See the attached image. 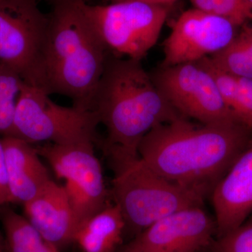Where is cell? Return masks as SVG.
<instances>
[{"label":"cell","mask_w":252,"mask_h":252,"mask_svg":"<svg viewBox=\"0 0 252 252\" xmlns=\"http://www.w3.org/2000/svg\"><path fill=\"white\" fill-rule=\"evenodd\" d=\"M252 134L241 123L197 126L182 117L149 131L138 154L165 180L205 198L252 143Z\"/></svg>","instance_id":"1"},{"label":"cell","mask_w":252,"mask_h":252,"mask_svg":"<svg viewBox=\"0 0 252 252\" xmlns=\"http://www.w3.org/2000/svg\"><path fill=\"white\" fill-rule=\"evenodd\" d=\"M107 136L103 147L113 159L139 157L147 133L181 116L154 84L140 61L108 54L92 102Z\"/></svg>","instance_id":"2"},{"label":"cell","mask_w":252,"mask_h":252,"mask_svg":"<svg viewBox=\"0 0 252 252\" xmlns=\"http://www.w3.org/2000/svg\"><path fill=\"white\" fill-rule=\"evenodd\" d=\"M84 1L54 2L48 16L43 69L48 94L66 96L74 107L92 110L109 52L86 16Z\"/></svg>","instance_id":"3"},{"label":"cell","mask_w":252,"mask_h":252,"mask_svg":"<svg viewBox=\"0 0 252 252\" xmlns=\"http://www.w3.org/2000/svg\"><path fill=\"white\" fill-rule=\"evenodd\" d=\"M111 161L115 173L112 195L124 217L125 230L137 235L171 214L203 205L205 197L165 180L140 157Z\"/></svg>","instance_id":"4"},{"label":"cell","mask_w":252,"mask_h":252,"mask_svg":"<svg viewBox=\"0 0 252 252\" xmlns=\"http://www.w3.org/2000/svg\"><path fill=\"white\" fill-rule=\"evenodd\" d=\"M97 113L64 107L50 98L44 89L23 82L18 95L11 134L29 142L58 145L97 142Z\"/></svg>","instance_id":"5"},{"label":"cell","mask_w":252,"mask_h":252,"mask_svg":"<svg viewBox=\"0 0 252 252\" xmlns=\"http://www.w3.org/2000/svg\"><path fill=\"white\" fill-rule=\"evenodd\" d=\"M84 10L109 54L142 61L157 44L168 6L138 1L91 5Z\"/></svg>","instance_id":"6"},{"label":"cell","mask_w":252,"mask_h":252,"mask_svg":"<svg viewBox=\"0 0 252 252\" xmlns=\"http://www.w3.org/2000/svg\"><path fill=\"white\" fill-rule=\"evenodd\" d=\"M49 16L37 0L0 1V64L45 90L43 59Z\"/></svg>","instance_id":"7"},{"label":"cell","mask_w":252,"mask_h":252,"mask_svg":"<svg viewBox=\"0 0 252 252\" xmlns=\"http://www.w3.org/2000/svg\"><path fill=\"white\" fill-rule=\"evenodd\" d=\"M92 142L36 147L56 176L64 181V190L79 227L109 205L100 162Z\"/></svg>","instance_id":"8"},{"label":"cell","mask_w":252,"mask_h":252,"mask_svg":"<svg viewBox=\"0 0 252 252\" xmlns=\"http://www.w3.org/2000/svg\"><path fill=\"white\" fill-rule=\"evenodd\" d=\"M150 75L169 103L186 119H195L202 125L239 122L222 98L216 81L198 63L160 67Z\"/></svg>","instance_id":"9"},{"label":"cell","mask_w":252,"mask_h":252,"mask_svg":"<svg viewBox=\"0 0 252 252\" xmlns=\"http://www.w3.org/2000/svg\"><path fill=\"white\" fill-rule=\"evenodd\" d=\"M235 28L225 18L195 8L187 10L177 18L164 41L161 67L198 62L216 54L234 39Z\"/></svg>","instance_id":"10"},{"label":"cell","mask_w":252,"mask_h":252,"mask_svg":"<svg viewBox=\"0 0 252 252\" xmlns=\"http://www.w3.org/2000/svg\"><path fill=\"white\" fill-rule=\"evenodd\" d=\"M216 233L215 219L195 206L158 220L129 245L136 252H199L211 245Z\"/></svg>","instance_id":"11"},{"label":"cell","mask_w":252,"mask_h":252,"mask_svg":"<svg viewBox=\"0 0 252 252\" xmlns=\"http://www.w3.org/2000/svg\"><path fill=\"white\" fill-rule=\"evenodd\" d=\"M216 238L242 224L252 213V142L212 190Z\"/></svg>","instance_id":"12"},{"label":"cell","mask_w":252,"mask_h":252,"mask_svg":"<svg viewBox=\"0 0 252 252\" xmlns=\"http://www.w3.org/2000/svg\"><path fill=\"white\" fill-rule=\"evenodd\" d=\"M23 207L30 223L59 250L74 241L79 224L63 186L50 181Z\"/></svg>","instance_id":"13"},{"label":"cell","mask_w":252,"mask_h":252,"mask_svg":"<svg viewBox=\"0 0 252 252\" xmlns=\"http://www.w3.org/2000/svg\"><path fill=\"white\" fill-rule=\"evenodd\" d=\"M11 203L25 204L52 180L36 147L15 137H2Z\"/></svg>","instance_id":"14"},{"label":"cell","mask_w":252,"mask_h":252,"mask_svg":"<svg viewBox=\"0 0 252 252\" xmlns=\"http://www.w3.org/2000/svg\"><path fill=\"white\" fill-rule=\"evenodd\" d=\"M126 224L119 207L109 204L79 227L74 241L84 252H116Z\"/></svg>","instance_id":"15"},{"label":"cell","mask_w":252,"mask_h":252,"mask_svg":"<svg viewBox=\"0 0 252 252\" xmlns=\"http://www.w3.org/2000/svg\"><path fill=\"white\" fill-rule=\"evenodd\" d=\"M214 78L222 98L239 122L252 130V79L220 70L205 57L198 61Z\"/></svg>","instance_id":"16"},{"label":"cell","mask_w":252,"mask_h":252,"mask_svg":"<svg viewBox=\"0 0 252 252\" xmlns=\"http://www.w3.org/2000/svg\"><path fill=\"white\" fill-rule=\"evenodd\" d=\"M6 252H60L33 227L25 216L7 205L0 207Z\"/></svg>","instance_id":"17"},{"label":"cell","mask_w":252,"mask_h":252,"mask_svg":"<svg viewBox=\"0 0 252 252\" xmlns=\"http://www.w3.org/2000/svg\"><path fill=\"white\" fill-rule=\"evenodd\" d=\"M208 57L220 70L252 79V26L243 25L229 45Z\"/></svg>","instance_id":"18"},{"label":"cell","mask_w":252,"mask_h":252,"mask_svg":"<svg viewBox=\"0 0 252 252\" xmlns=\"http://www.w3.org/2000/svg\"><path fill=\"white\" fill-rule=\"evenodd\" d=\"M23 81L10 69L0 64V134L7 137L12 130L18 95Z\"/></svg>","instance_id":"19"},{"label":"cell","mask_w":252,"mask_h":252,"mask_svg":"<svg viewBox=\"0 0 252 252\" xmlns=\"http://www.w3.org/2000/svg\"><path fill=\"white\" fill-rule=\"evenodd\" d=\"M195 9L228 20L235 27L252 21V8L245 0H190Z\"/></svg>","instance_id":"20"},{"label":"cell","mask_w":252,"mask_h":252,"mask_svg":"<svg viewBox=\"0 0 252 252\" xmlns=\"http://www.w3.org/2000/svg\"><path fill=\"white\" fill-rule=\"evenodd\" d=\"M212 252H252V213L234 230L213 240Z\"/></svg>","instance_id":"21"},{"label":"cell","mask_w":252,"mask_h":252,"mask_svg":"<svg viewBox=\"0 0 252 252\" xmlns=\"http://www.w3.org/2000/svg\"><path fill=\"white\" fill-rule=\"evenodd\" d=\"M11 203L7 170L2 142L0 139V207Z\"/></svg>","instance_id":"22"},{"label":"cell","mask_w":252,"mask_h":252,"mask_svg":"<svg viewBox=\"0 0 252 252\" xmlns=\"http://www.w3.org/2000/svg\"><path fill=\"white\" fill-rule=\"evenodd\" d=\"M111 2H119L124 1H138L142 2L148 3V4L162 5V6H170L176 2L177 0H109Z\"/></svg>","instance_id":"23"},{"label":"cell","mask_w":252,"mask_h":252,"mask_svg":"<svg viewBox=\"0 0 252 252\" xmlns=\"http://www.w3.org/2000/svg\"><path fill=\"white\" fill-rule=\"evenodd\" d=\"M116 252H136V251L132 248V247L129 244H127L124 248L118 249L117 251Z\"/></svg>","instance_id":"24"},{"label":"cell","mask_w":252,"mask_h":252,"mask_svg":"<svg viewBox=\"0 0 252 252\" xmlns=\"http://www.w3.org/2000/svg\"><path fill=\"white\" fill-rule=\"evenodd\" d=\"M0 248L2 249L5 251L4 237L1 235V233H0Z\"/></svg>","instance_id":"25"},{"label":"cell","mask_w":252,"mask_h":252,"mask_svg":"<svg viewBox=\"0 0 252 252\" xmlns=\"http://www.w3.org/2000/svg\"><path fill=\"white\" fill-rule=\"evenodd\" d=\"M245 1H247V2L251 6V7L252 8V0H245Z\"/></svg>","instance_id":"26"},{"label":"cell","mask_w":252,"mask_h":252,"mask_svg":"<svg viewBox=\"0 0 252 252\" xmlns=\"http://www.w3.org/2000/svg\"><path fill=\"white\" fill-rule=\"evenodd\" d=\"M0 252H5L4 250H2V249L0 248Z\"/></svg>","instance_id":"27"},{"label":"cell","mask_w":252,"mask_h":252,"mask_svg":"<svg viewBox=\"0 0 252 252\" xmlns=\"http://www.w3.org/2000/svg\"><path fill=\"white\" fill-rule=\"evenodd\" d=\"M10 1V0H0V1Z\"/></svg>","instance_id":"28"},{"label":"cell","mask_w":252,"mask_h":252,"mask_svg":"<svg viewBox=\"0 0 252 252\" xmlns=\"http://www.w3.org/2000/svg\"><path fill=\"white\" fill-rule=\"evenodd\" d=\"M51 1H53V2H55V1H60V0H51Z\"/></svg>","instance_id":"29"}]
</instances>
